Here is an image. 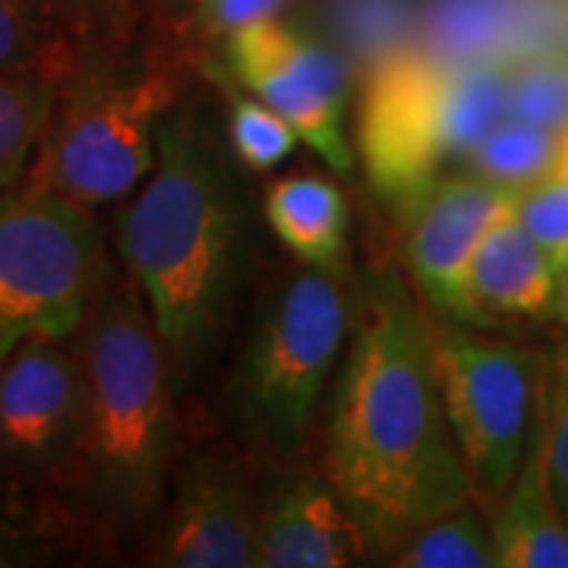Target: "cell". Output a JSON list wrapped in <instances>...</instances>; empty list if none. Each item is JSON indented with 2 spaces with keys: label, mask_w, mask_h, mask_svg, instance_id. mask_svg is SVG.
Returning <instances> with one entry per match:
<instances>
[{
  "label": "cell",
  "mask_w": 568,
  "mask_h": 568,
  "mask_svg": "<svg viewBox=\"0 0 568 568\" xmlns=\"http://www.w3.org/2000/svg\"><path fill=\"white\" fill-rule=\"evenodd\" d=\"M325 477L373 549L474 503L465 458L448 426L433 332L398 272L364 287L328 407Z\"/></svg>",
  "instance_id": "obj_1"
},
{
  "label": "cell",
  "mask_w": 568,
  "mask_h": 568,
  "mask_svg": "<svg viewBox=\"0 0 568 568\" xmlns=\"http://www.w3.org/2000/svg\"><path fill=\"white\" fill-rule=\"evenodd\" d=\"M118 253L183 388L219 345L246 253L241 183L193 108L164 114L155 164L118 215Z\"/></svg>",
  "instance_id": "obj_2"
},
{
  "label": "cell",
  "mask_w": 568,
  "mask_h": 568,
  "mask_svg": "<svg viewBox=\"0 0 568 568\" xmlns=\"http://www.w3.org/2000/svg\"><path fill=\"white\" fill-rule=\"evenodd\" d=\"M85 433L77 480L92 508L140 528L162 506L174 452V376L136 282L123 272L80 325Z\"/></svg>",
  "instance_id": "obj_3"
},
{
  "label": "cell",
  "mask_w": 568,
  "mask_h": 568,
  "mask_svg": "<svg viewBox=\"0 0 568 568\" xmlns=\"http://www.w3.org/2000/svg\"><path fill=\"white\" fill-rule=\"evenodd\" d=\"M511 70L503 61L448 63L426 51H395L366 85L357 149L369 183L414 203L439 168L467 155L508 118Z\"/></svg>",
  "instance_id": "obj_4"
},
{
  "label": "cell",
  "mask_w": 568,
  "mask_h": 568,
  "mask_svg": "<svg viewBox=\"0 0 568 568\" xmlns=\"http://www.w3.org/2000/svg\"><path fill=\"white\" fill-rule=\"evenodd\" d=\"M178 73L162 63L85 61L63 80L26 183L85 209L130 196L155 164L159 126L178 104Z\"/></svg>",
  "instance_id": "obj_5"
},
{
  "label": "cell",
  "mask_w": 568,
  "mask_h": 568,
  "mask_svg": "<svg viewBox=\"0 0 568 568\" xmlns=\"http://www.w3.org/2000/svg\"><path fill=\"white\" fill-rule=\"evenodd\" d=\"M347 338L342 272L301 263L268 291L237 369V414L256 443L282 455L304 446Z\"/></svg>",
  "instance_id": "obj_6"
},
{
  "label": "cell",
  "mask_w": 568,
  "mask_h": 568,
  "mask_svg": "<svg viewBox=\"0 0 568 568\" xmlns=\"http://www.w3.org/2000/svg\"><path fill=\"white\" fill-rule=\"evenodd\" d=\"M111 278L92 209L26 181L0 190V361L32 338H73Z\"/></svg>",
  "instance_id": "obj_7"
},
{
  "label": "cell",
  "mask_w": 568,
  "mask_h": 568,
  "mask_svg": "<svg viewBox=\"0 0 568 568\" xmlns=\"http://www.w3.org/2000/svg\"><path fill=\"white\" fill-rule=\"evenodd\" d=\"M429 332L448 426L465 458L474 499L499 506L528 452L544 383L537 354L470 332L455 320H439Z\"/></svg>",
  "instance_id": "obj_8"
},
{
  "label": "cell",
  "mask_w": 568,
  "mask_h": 568,
  "mask_svg": "<svg viewBox=\"0 0 568 568\" xmlns=\"http://www.w3.org/2000/svg\"><path fill=\"white\" fill-rule=\"evenodd\" d=\"M85 433V376L70 338H32L0 361V480L73 484Z\"/></svg>",
  "instance_id": "obj_9"
},
{
  "label": "cell",
  "mask_w": 568,
  "mask_h": 568,
  "mask_svg": "<svg viewBox=\"0 0 568 568\" xmlns=\"http://www.w3.org/2000/svg\"><path fill=\"white\" fill-rule=\"evenodd\" d=\"M227 63L250 95L275 108L328 168L342 174L354 168L345 130L347 67L332 48L275 17L227 36Z\"/></svg>",
  "instance_id": "obj_10"
},
{
  "label": "cell",
  "mask_w": 568,
  "mask_h": 568,
  "mask_svg": "<svg viewBox=\"0 0 568 568\" xmlns=\"http://www.w3.org/2000/svg\"><path fill=\"white\" fill-rule=\"evenodd\" d=\"M521 190L480 174L436 178L414 200L407 268L420 297L443 320L477 323L467 297V272L489 231L518 209Z\"/></svg>",
  "instance_id": "obj_11"
},
{
  "label": "cell",
  "mask_w": 568,
  "mask_h": 568,
  "mask_svg": "<svg viewBox=\"0 0 568 568\" xmlns=\"http://www.w3.org/2000/svg\"><path fill=\"white\" fill-rule=\"evenodd\" d=\"M256 528L260 506H253L241 458L231 448L209 446L181 470L152 562L174 568H256Z\"/></svg>",
  "instance_id": "obj_12"
},
{
  "label": "cell",
  "mask_w": 568,
  "mask_h": 568,
  "mask_svg": "<svg viewBox=\"0 0 568 568\" xmlns=\"http://www.w3.org/2000/svg\"><path fill=\"white\" fill-rule=\"evenodd\" d=\"M373 552L342 496L313 474H287L260 506L256 568H342Z\"/></svg>",
  "instance_id": "obj_13"
},
{
  "label": "cell",
  "mask_w": 568,
  "mask_h": 568,
  "mask_svg": "<svg viewBox=\"0 0 568 568\" xmlns=\"http://www.w3.org/2000/svg\"><path fill=\"white\" fill-rule=\"evenodd\" d=\"M549 395L544 379L525 462L489 525L496 568H568V518L549 487Z\"/></svg>",
  "instance_id": "obj_14"
},
{
  "label": "cell",
  "mask_w": 568,
  "mask_h": 568,
  "mask_svg": "<svg viewBox=\"0 0 568 568\" xmlns=\"http://www.w3.org/2000/svg\"><path fill=\"white\" fill-rule=\"evenodd\" d=\"M559 275V263L521 224L518 212H511L484 237L467 272V297L477 323L493 316H547L552 313Z\"/></svg>",
  "instance_id": "obj_15"
},
{
  "label": "cell",
  "mask_w": 568,
  "mask_h": 568,
  "mask_svg": "<svg viewBox=\"0 0 568 568\" xmlns=\"http://www.w3.org/2000/svg\"><path fill=\"white\" fill-rule=\"evenodd\" d=\"M263 205L268 227L301 263L345 272L351 215L335 183L313 174H291L268 183Z\"/></svg>",
  "instance_id": "obj_16"
},
{
  "label": "cell",
  "mask_w": 568,
  "mask_h": 568,
  "mask_svg": "<svg viewBox=\"0 0 568 568\" xmlns=\"http://www.w3.org/2000/svg\"><path fill=\"white\" fill-rule=\"evenodd\" d=\"M85 51L63 17L61 0H0V73L17 80H63Z\"/></svg>",
  "instance_id": "obj_17"
},
{
  "label": "cell",
  "mask_w": 568,
  "mask_h": 568,
  "mask_svg": "<svg viewBox=\"0 0 568 568\" xmlns=\"http://www.w3.org/2000/svg\"><path fill=\"white\" fill-rule=\"evenodd\" d=\"M467 159L474 164V174L525 193L559 174L562 133L534 126L518 118H506L467 152Z\"/></svg>",
  "instance_id": "obj_18"
},
{
  "label": "cell",
  "mask_w": 568,
  "mask_h": 568,
  "mask_svg": "<svg viewBox=\"0 0 568 568\" xmlns=\"http://www.w3.org/2000/svg\"><path fill=\"white\" fill-rule=\"evenodd\" d=\"M518 17L515 0H439L426 20V54L448 63L499 61Z\"/></svg>",
  "instance_id": "obj_19"
},
{
  "label": "cell",
  "mask_w": 568,
  "mask_h": 568,
  "mask_svg": "<svg viewBox=\"0 0 568 568\" xmlns=\"http://www.w3.org/2000/svg\"><path fill=\"white\" fill-rule=\"evenodd\" d=\"M392 556V566L402 568H496L493 528L470 503L414 530Z\"/></svg>",
  "instance_id": "obj_20"
},
{
  "label": "cell",
  "mask_w": 568,
  "mask_h": 568,
  "mask_svg": "<svg viewBox=\"0 0 568 568\" xmlns=\"http://www.w3.org/2000/svg\"><path fill=\"white\" fill-rule=\"evenodd\" d=\"M58 102V85L0 73V190L26 178Z\"/></svg>",
  "instance_id": "obj_21"
},
{
  "label": "cell",
  "mask_w": 568,
  "mask_h": 568,
  "mask_svg": "<svg viewBox=\"0 0 568 568\" xmlns=\"http://www.w3.org/2000/svg\"><path fill=\"white\" fill-rule=\"evenodd\" d=\"M231 149L250 171H272L297 149V130L256 95L231 99Z\"/></svg>",
  "instance_id": "obj_22"
},
{
  "label": "cell",
  "mask_w": 568,
  "mask_h": 568,
  "mask_svg": "<svg viewBox=\"0 0 568 568\" xmlns=\"http://www.w3.org/2000/svg\"><path fill=\"white\" fill-rule=\"evenodd\" d=\"M508 118L547 130L568 126V67L556 61H530L511 73Z\"/></svg>",
  "instance_id": "obj_23"
},
{
  "label": "cell",
  "mask_w": 568,
  "mask_h": 568,
  "mask_svg": "<svg viewBox=\"0 0 568 568\" xmlns=\"http://www.w3.org/2000/svg\"><path fill=\"white\" fill-rule=\"evenodd\" d=\"M515 212L559 268H568V174L525 190Z\"/></svg>",
  "instance_id": "obj_24"
},
{
  "label": "cell",
  "mask_w": 568,
  "mask_h": 568,
  "mask_svg": "<svg viewBox=\"0 0 568 568\" xmlns=\"http://www.w3.org/2000/svg\"><path fill=\"white\" fill-rule=\"evenodd\" d=\"M51 552V537L20 499V487L0 480V568L39 566Z\"/></svg>",
  "instance_id": "obj_25"
},
{
  "label": "cell",
  "mask_w": 568,
  "mask_h": 568,
  "mask_svg": "<svg viewBox=\"0 0 568 568\" xmlns=\"http://www.w3.org/2000/svg\"><path fill=\"white\" fill-rule=\"evenodd\" d=\"M549 487L568 518V369L549 395Z\"/></svg>",
  "instance_id": "obj_26"
},
{
  "label": "cell",
  "mask_w": 568,
  "mask_h": 568,
  "mask_svg": "<svg viewBox=\"0 0 568 568\" xmlns=\"http://www.w3.org/2000/svg\"><path fill=\"white\" fill-rule=\"evenodd\" d=\"M287 0H203V22L215 36H234L246 26L275 20Z\"/></svg>",
  "instance_id": "obj_27"
},
{
  "label": "cell",
  "mask_w": 568,
  "mask_h": 568,
  "mask_svg": "<svg viewBox=\"0 0 568 568\" xmlns=\"http://www.w3.org/2000/svg\"><path fill=\"white\" fill-rule=\"evenodd\" d=\"M61 7L73 36L80 41V48L85 51V44L102 39L111 29L108 22L114 17V10L121 7V0H61ZM85 58H89V51H85Z\"/></svg>",
  "instance_id": "obj_28"
},
{
  "label": "cell",
  "mask_w": 568,
  "mask_h": 568,
  "mask_svg": "<svg viewBox=\"0 0 568 568\" xmlns=\"http://www.w3.org/2000/svg\"><path fill=\"white\" fill-rule=\"evenodd\" d=\"M552 316L568 328V268L559 275V287H556V301H552ZM568 361V357H566Z\"/></svg>",
  "instance_id": "obj_29"
}]
</instances>
